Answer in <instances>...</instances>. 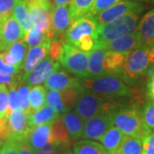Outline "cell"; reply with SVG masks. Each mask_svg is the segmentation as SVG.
Returning a JSON list of instances; mask_svg holds the SVG:
<instances>
[{
  "instance_id": "obj_1",
  "label": "cell",
  "mask_w": 154,
  "mask_h": 154,
  "mask_svg": "<svg viewBox=\"0 0 154 154\" xmlns=\"http://www.w3.org/2000/svg\"><path fill=\"white\" fill-rule=\"evenodd\" d=\"M113 98L82 90L75 104V112L84 121L102 113L116 112L119 104Z\"/></svg>"
},
{
  "instance_id": "obj_2",
  "label": "cell",
  "mask_w": 154,
  "mask_h": 154,
  "mask_svg": "<svg viewBox=\"0 0 154 154\" xmlns=\"http://www.w3.org/2000/svg\"><path fill=\"white\" fill-rule=\"evenodd\" d=\"M154 69V43L143 45L131 51L127 57L122 75L127 81L134 80L146 74H150Z\"/></svg>"
},
{
  "instance_id": "obj_3",
  "label": "cell",
  "mask_w": 154,
  "mask_h": 154,
  "mask_svg": "<svg viewBox=\"0 0 154 154\" xmlns=\"http://www.w3.org/2000/svg\"><path fill=\"white\" fill-rule=\"evenodd\" d=\"M82 90L90 93L116 97L130 94V89L118 75H104L92 78H81Z\"/></svg>"
},
{
  "instance_id": "obj_4",
  "label": "cell",
  "mask_w": 154,
  "mask_h": 154,
  "mask_svg": "<svg viewBox=\"0 0 154 154\" xmlns=\"http://www.w3.org/2000/svg\"><path fill=\"white\" fill-rule=\"evenodd\" d=\"M113 122L125 135L137 138L141 140L152 133V130L144 122L142 113L134 106L122 108L116 111Z\"/></svg>"
},
{
  "instance_id": "obj_5",
  "label": "cell",
  "mask_w": 154,
  "mask_h": 154,
  "mask_svg": "<svg viewBox=\"0 0 154 154\" xmlns=\"http://www.w3.org/2000/svg\"><path fill=\"white\" fill-rule=\"evenodd\" d=\"M139 16L140 12H134L121 17L114 22L99 26L95 45L110 42L122 36L134 33L137 29Z\"/></svg>"
},
{
  "instance_id": "obj_6",
  "label": "cell",
  "mask_w": 154,
  "mask_h": 154,
  "mask_svg": "<svg viewBox=\"0 0 154 154\" xmlns=\"http://www.w3.org/2000/svg\"><path fill=\"white\" fill-rule=\"evenodd\" d=\"M57 62L69 73L80 78L88 77V52L64 42L63 53Z\"/></svg>"
},
{
  "instance_id": "obj_7",
  "label": "cell",
  "mask_w": 154,
  "mask_h": 154,
  "mask_svg": "<svg viewBox=\"0 0 154 154\" xmlns=\"http://www.w3.org/2000/svg\"><path fill=\"white\" fill-rule=\"evenodd\" d=\"M28 11L33 18V23L41 25L48 37L52 40L56 38V33L51 25V13L53 5L49 0H26Z\"/></svg>"
},
{
  "instance_id": "obj_8",
  "label": "cell",
  "mask_w": 154,
  "mask_h": 154,
  "mask_svg": "<svg viewBox=\"0 0 154 154\" xmlns=\"http://www.w3.org/2000/svg\"><path fill=\"white\" fill-rule=\"evenodd\" d=\"M99 25L93 16H87L79 19L71 24L65 33L64 42L73 46H76L82 38L94 36L97 39Z\"/></svg>"
},
{
  "instance_id": "obj_9",
  "label": "cell",
  "mask_w": 154,
  "mask_h": 154,
  "mask_svg": "<svg viewBox=\"0 0 154 154\" xmlns=\"http://www.w3.org/2000/svg\"><path fill=\"white\" fill-rule=\"evenodd\" d=\"M143 9L144 6L137 2L122 1L93 17H94L98 25L101 26V25H105L111 22H114L116 20L131 13H134V12L140 13Z\"/></svg>"
},
{
  "instance_id": "obj_10",
  "label": "cell",
  "mask_w": 154,
  "mask_h": 154,
  "mask_svg": "<svg viewBox=\"0 0 154 154\" xmlns=\"http://www.w3.org/2000/svg\"><path fill=\"white\" fill-rule=\"evenodd\" d=\"M81 92V89L72 88L61 91L50 90L46 95V104L58 113H64L75 105Z\"/></svg>"
},
{
  "instance_id": "obj_11",
  "label": "cell",
  "mask_w": 154,
  "mask_h": 154,
  "mask_svg": "<svg viewBox=\"0 0 154 154\" xmlns=\"http://www.w3.org/2000/svg\"><path fill=\"white\" fill-rule=\"evenodd\" d=\"M115 112L102 113L92 117L85 122L82 137L88 140H101L105 134L114 126L113 117Z\"/></svg>"
},
{
  "instance_id": "obj_12",
  "label": "cell",
  "mask_w": 154,
  "mask_h": 154,
  "mask_svg": "<svg viewBox=\"0 0 154 154\" xmlns=\"http://www.w3.org/2000/svg\"><path fill=\"white\" fill-rule=\"evenodd\" d=\"M24 37L25 33L20 23L11 16L0 26V51H6L12 45Z\"/></svg>"
},
{
  "instance_id": "obj_13",
  "label": "cell",
  "mask_w": 154,
  "mask_h": 154,
  "mask_svg": "<svg viewBox=\"0 0 154 154\" xmlns=\"http://www.w3.org/2000/svg\"><path fill=\"white\" fill-rule=\"evenodd\" d=\"M8 119L10 138L17 141L24 140L31 131L29 125V114L21 110H15L9 116Z\"/></svg>"
},
{
  "instance_id": "obj_14",
  "label": "cell",
  "mask_w": 154,
  "mask_h": 154,
  "mask_svg": "<svg viewBox=\"0 0 154 154\" xmlns=\"http://www.w3.org/2000/svg\"><path fill=\"white\" fill-rule=\"evenodd\" d=\"M45 88L49 90L61 91L66 88H78L82 90L81 78L72 76L64 70L57 69L51 74L45 82Z\"/></svg>"
},
{
  "instance_id": "obj_15",
  "label": "cell",
  "mask_w": 154,
  "mask_h": 154,
  "mask_svg": "<svg viewBox=\"0 0 154 154\" xmlns=\"http://www.w3.org/2000/svg\"><path fill=\"white\" fill-rule=\"evenodd\" d=\"M60 68V63L51 59L50 57H45L33 71L31 72L23 82L29 87L37 86L46 81V79L53 72Z\"/></svg>"
},
{
  "instance_id": "obj_16",
  "label": "cell",
  "mask_w": 154,
  "mask_h": 154,
  "mask_svg": "<svg viewBox=\"0 0 154 154\" xmlns=\"http://www.w3.org/2000/svg\"><path fill=\"white\" fill-rule=\"evenodd\" d=\"M72 22L69 9L67 6L56 5L51 13V25L56 33V38L64 40L65 33Z\"/></svg>"
},
{
  "instance_id": "obj_17",
  "label": "cell",
  "mask_w": 154,
  "mask_h": 154,
  "mask_svg": "<svg viewBox=\"0 0 154 154\" xmlns=\"http://www.w3.org/2000/svg\"><path fill=\"white\" fill-rule=\"evenodd\" d=\"M95 46L102 47L107 51L130 52L133 50L141 46V42H140L139 34L135 31L134 33L122 36L121 38L114 39V40L110 41V42H106V43L101 45H97Z\"/></svg>"
},
{
  "instance_id": "obj_18",
  "label": "cell",
  "mask_w": 154,
  "mask_h": 154,
  "mask_svg": "<svg viewBox=\"0 0 154 154\" xmlns=\"http://www.w3.org/2000/svg\"><path fill=\"white\" fill-rule=\"evenodd\" d=\"M51 39H47L44 43L38 46L30 47L28 50L25 62H24V74L22 80L25 79L38 64L45 58V56L49 53L50 47L51 44Z\"/></svg>"
},
{
  "instance_id": "obj_19",
  "label": "cell",
  "mask_w": 154,
  "mask_h": 154,
  "mask_svg": "<svg viewBox=\"0 0 154 154\" xmlns=\"http://www.w3.org/2000/svg\"><path fill=\"white\" fill-rule=\"evenodd\" d=\"M52 122L32 128L24 141L33 150H43L47 144L51 143V125Z\"/></svg>"
},
{
  "instance_id": "obj_20",
  "label": "cell",
  "mask_w": 154,
  "mask_h": 154,
  "mask_svg": "<svg viewBox=\"0 0 154 154\" xmlns=\"http://www.w3.org/2000/svg\"><path fill=\"white\" fill-rule=\"evenodd\" d=\"M27 50L28 45L22 39L12 45L6 51L0 53V57L7 64L18 66L22 69L28 52Z\"/></svg>"
},
{
  "instance_id": "obj_21",
  "label": "cell",
  "mask_w": 154,
  "mask_h": 154,
  "mask_svg": "<svg viewBox=\"0 0 154 154\" xmlns=\"http://www.w3.org/2000/svg\"><path fill=\"white\" fill-rule=\"evenodd\" d=\"M129 52L107 51L104 59L105 75H120L123 70Z\"/></svg>"
},
{
  "instance_id": "obj_22",
  "label": "cell",
  "mask_w": 154,
  "mask_h": 154,
  "mask_svg": "<svg viewBox=\"0 0 154 154\" xmlns=\"http://www.w3.org/2000/svg\"><path fill=\"white\" fill-rule=\"evenodd\" d=\"M106 51L102 47L95 46L88 52V77L104 75V59Z\"/></svg>"
},
{
  "instance_id": "obj_23",
  "label": "cell",
  "mask_w": 154,
  "mask_h": 154,
  "mask_svg": "<svg viewBox=\"0 0 154 154\" xmlns=\"http://www.w3.org/2000/svg\"><path fill=\"white\" fill-rule=\"evenodd\" d=\"M136 32L141 45L154 43V9L147 12L138 23Z\"/></svg>"
},
{
  "instance_id": "obj_24",
  "label": "cell",
  "mask_w": 154,
  "mask_h": 154,
  "mask_svg": "<svg viewBox=\"0 0 154 154\" xmlns=\"http://www.w3.org/2000/svg\"><path fill=\"white\" fill-rule=\"evenodd\" d=\"M61 119L66 126L69 137L72 140H77L82 137L84 131V120L75 112H64L61 116Z\"/></svg>"
},
{
  "instance_id": "obj_25",
  "label": "cell",
  "mask_w": 154,
  "mask_h": 154,
  "mask_svg": "<svg viewBox=\"0 0 154 154\" xmlns=\"http://www.w3.org/2000/svg\"><path fill=\"white\" fill-rule=\"evenodd\" d=\"M58 116L59 113L53 107L46 105L37 111L29 114V125L31 128H33L41 124L52 122Z\"/></svg>"
},
{
  "instance_id": "obj_26",
  "label": "cell",
  "mask_w": 154,
  "mask_h": 154,
  "mask_svg": "<svg viewBox=\"0 0 154 154\" xmlns=\"http://www.w3.org/2000/svg\"><path fill=\"white\" fill-rule=\"evenodd\" d=\"M51 143L55 144L58 147L60 146H69L70 140L64 122L61 118H57L51 125Z\"/></svg>"
},
{
  "instance_id": "obj_27",
  "label": "cell",
  "mask_w": 154,
  "mask_h": 154,
  "mask_svg": "<svg viewBox=\"0 0 154 154\" xmlns=\"http://www.w3.org/2000/svg\"><path fill=\"white\" fill-rule=\"evenodd\" d=\"M124 136L125 134L118 128L112 126L105 133L100 141L109 153L116 154Z\"/></svg>"
},
{
  "instance_id": "obj_28",
  "label": "cell",
  "mask_w": 154,
  "mask_h": 154,
  "mask_svg": "<svg viewBox=\"0 0 154 154\" xmlns=\"http://www.w3.org/2000/svg\"><path fill=\"white\" fill-rule=\"evenodd\" d=\"M12 16L20 23L25 34L32 28L34 24L31 14L28 11L26 0H18L17 4L14 8Z\"/></svg>"
},
{
  "instance_id": "obj_29",
  "label": "cell",
  "mask_w": 154,
  "mask_h": 154,
  "mask_svg": "<svg viewBox=\"0 0 154 154\" xmlns=\"http://www.w3.org/2000/svg\"><path fill=\"white\" fill-rule=\"evenodd\" d=\"M96 0H72L69 5V13L72 22L87 17L90 14Z\"/></svg>"
},
{
  "instance_id": "obj_30",
  "label": "cell",
  "mask_w": 154,
  "mask_h": 154,
  "mask_svg": "<svg viewBox=\"0 0 154 154\" xmlns=\"http://www.w3.org/2000/svg\"><path fill=\"white\" fill-rule=\"evenodd\" d=\"M74 154H110L102 144L93 140H79L74 145Z\"/></svg>"
},
{
  "instance_id": "obj_31",
  "label": "cell",
  "mask_w": 154,
  "mask_h": 154,
  "mask_svg": "<svg viewBox=\"0 0 154 154\" xmlns=\"http://www.w3.org/2000/svg\"><path fill=\"white\" fill-rule=\"evenodd\" d=\"M47 39H51V38L48 37L45 28L38 24H33L32 28L25 34V37L23 38V40L27 43L29 47L40 45Z\"/></svg>"
},
{
  "instance_id": "obj_32",
  "label": "cell",
  "mask_w": 154,
  "mask_h": 154,
  "mask_svg": "<svg viewBox=\"0 0 154 154\" xmlns=\"http://www.w3.org/2000/svg\"><path fill=\"white\" fill-rule=\"evenodd\" d=\"M45 88L42 86H35L33 87L29 93V101H30V112L32 114L37 111L42 107H44L46 96H45Z\"/></svg>"
},
{
  "instance_id": "obj_33",
  "label": "cell",
  "mask_w": 154,
  "mask_h": 154,
  "mask_svg": "<svg viewBox=\"0 0 154 154\" xmlns=\"http://www.w3.org/2000/svg\"><path fill=\"white\" fill-rule=\"evenodd\" d=\"M116 154H142L141 140L125 135Z\"/></svg>"
},
{
  "instance_id": "obj_34",
  "label": "cell",
  "mask_w": 154,
  "mask_h": 154,
  "mask_svg": "<svg viewBox=\"0 0 154 154\" xmlns=\"http://www.w3.org/2000/svg\"><path fill=\"white\" fill-rule=\"evenodd\" d=\"M18 0H0V26L12 16Z\"/></svg>"
},
{
  "instance_id": "obj_35",
  "label": "cell",
  "mask_w": 154,
  "mask_h": 154,
  "mask_svg": "<svg viewBox=\"0 0 154 154\" xmlns=\"http://www.w3.org/2000/svg\"><path fill=\"white\" fill-rule=\"evenodd\" d=\"M17 87V83L9 87V105L5 116H9L15 110H20V100Z\"/></svg>"
},
{
  "instance_id": "obj_36",
  "label": "cell",
  "mask_w": 154,
  "mask_h": 154,
  "mask_svg": "<svg viewBox=\"0 0 154 154\" xmlns=\"http://www.w3.org/2000/svg\"><path fill=\"white\" fill-rule=\"evenodd\" d=\"M17 92H18L19 100H20V110L29 114L30 112V101H29L30 87L28 85L20 86L17 89Z\"/></svg>"
},
{
  "instance_id": "obj_37",
  "label": "cell",
  "mask_w": 154,
  "mask_h": 154,
  "mask_svg": "<svg viewBox=\"0 0 154 154\" xmlns=\"http://www.w3.org/2000/svg\"><path fill=\"white\" fill-rule=\"evenodd\" d=\"M142 116L146 125L152 131H154V99L149 101L146 105L142 112Z\"/></svg>"
},
{
  "instance_id": "obj_38",
  "label": "cell",
  "mask_w": 154,
  "mask_h": 154,
  "mask_svg": "<svg viewBox=\"0 0 154 154\" xmlns=\"http://www.w3.org/2000/svg\"><path fill=\"white\" fill-rule=\"evenodd\" d=\"M122 1H131V0H96L93 10L88 16H95L100 12L105 11L106 9L113 6L119 2H122Z\"/></svg>"
},
{
  "instance_id": "obj_39",
  "label": "cell",
  "mask_w": 154,
  "mask_h": 154,
  "mask_svg": "<svg viewBox=\"0 0 154 154\" xmlns=\"http://www.w3.org/2000/svg\"><path fill=\"white\" fill-rule=\"evenodd\" d=\"M9 105V90L5 85H0V118L5 117Z\"/></svg>"
},
{
  "instance_id": "obj_40",
  "label": "cell",
  "mask_w": 154,
  "mask_h": 154,
  "mask_svg": "<svg viewBox=\"0 0 154 154\" xmlns=\"http://www.w3.org/2000/svg\"><path fill=\"white\" fill-rule=\"evenodd\" d=\"M63 44H64V40H61L58 38H54L51 41L49 53H48L49 57L51 59H53L54 61H58L59 57L63 53Z\"/></svg>"
},
{
  "instance_id": "obj_41",
  "label": "cell",
  "mask_w": 154,
  "mask_h": 154,
  "mask_svg": "<svg viewBox=\"0 0 154 154\" xmlns=\"http://www.w3.org/2000/svg\"><path fill=\"white\" fill-rule=\"evenodd\" d=\"M0 154H19L18 153V141L8 139L4 143L0 150Z\"/></svg>"
},
{
  "instance_id": "obj_42",
  "label": "cell",
  "mask_w": 154,
  "mask_h": 154,
  "mask_svg": "<svg viewBox=\"0 0 154 154\" xmlns=\"http://www.w3.org/2000/svg\"><path fill=\"white\" fill-rule=\"evenodd\" d=\"M142 154H154V133H151L141 140Z\"/></svg>"
},
{
  "instance_id": "obj_43",
  "label": "cell",
  "mask_w": 154,
  "mask_h": 154,
  "mask_svg": "<svg viewBox=\"0 0 154 154\" xmlns=\"http://www.w3.org/2000/svg\"><path fill=\"white\" fill-rule=\"evenodd\" d=\"M22 69V68L18 66H15V65H10L7 64L6 63L4 62V60L1 58L0 57V71L5 74H9V75H17L18 74L20 70Z\"/></svg>"
},
{
  "instance_id": "obj_44",
  "label": "cell",
  "mask_w": 154,
  "mask_h": 154,
  "mask_svg": "<svg viewBox=\"0 0 154 154\" xmlns=\"http://www.w3.org/2000/svg\"><path fill=\"white\" fill-rule=\"evenodd\" d=\"M10 138V129L7 117L0 118V140L5 141Z\"/></svg>"
},
{
  "instance_id": "obj_45",
  "label": "cell",
  "mask_w": 154,
  "mask_h": 154,
  "mask_svg": "<svg viewBox=\"0 0 154 154\" xmlns=\"http://www.w3.org/2000/svg\"><path fill=\"white\" fill-rule=\"evenodd\" d=\"M16 83H17L16 77H14L12 75L5 74L0 71V85H5L7 87H10Z\"/></svg>"
},
{
  "instance_id": "obj_46",
  "label": "cell",
  "mask_w": 154,
  "mask_h": 154,
  "mask_svg": "<svg viewBox=\"0 0 154 154\" xmlns=\"http://www.w3.org/2000/svg\"><path fill=\"white\" fill-rule=\"evenodd\" d=\"M146 89H147V95L149 98L154 99V69L149 74V80Z\"/></svg>"
},
{
  "instance_id": "obj_47",
  "label": "cell",
  "mask_w": 154,
  "mask_h": 154,
  "mask_svg": "<svg viewBox=\"0 0 154 154\" xmlns=\"http://www.w3.org/2000/svg\"><path fill=\"white\" fill-rule=\"evenodd\" d=\"M18 153L35 154V152L24 140H21V141H18Z\"/></svg>"
},
{
  "instance_id": "obj_48",
  "label": "cell",
  "mask_w": 154,
  "mask_h": 154,
  "mask_svg": "<svg viewBox=\"0 0 154 154\" xmlns=\"http://www.w3.org/2000/svg\"><path fill=\"white\" fill-rule=\"evenodd\" d=\"M35 154H59L56 150H34Z\"/></svg>"
},
{
  "instance_id": "obj_49",
  "label": "cell",
  "mask_w": 154,
  "mask_h": 154,
  "mask_svg": "<svg viewBox=\"0 0 154 154\" xmlns=\"http://www.w3.org/2000/svg\"><path fill=\"white\" fill-rule=\"evenodd\" d=\"M72 0H53V3L55 5H63L67 6L68 5H70Z\"/></svg>"
},
{
  "instance_id": "obj_50",
  "label": "cell",
  "mask_w": 154,
  "mask_h": 154,
  "mask_svg": "<svg viewBox=\"0 0 154 154\" xmlns=\"http://www.w3.org/2000/svg\"><path fill=\"white\" fill-rule=\"evenodd\" d=\"M61 154H74L73 152H72L70 150H69V149H67V150H65V151H63V152H61Z\"/></svg>"
},
{
  "instance_id": "obj_51",
  "label": "cell",
  "mask_w": 154,
  "mask_h": 154,
  "mask_svg": "<svg viewBox=\"0 0 154 154\" xmlns=\"http://www.w3.org/2000/svg\"><path fill=\"white\" fill-rule=\"evenodd\" d=\"M3 142H4V141H2V140H0V147H1V146L3 145Z\"/></svg>"
}]
</instances>
